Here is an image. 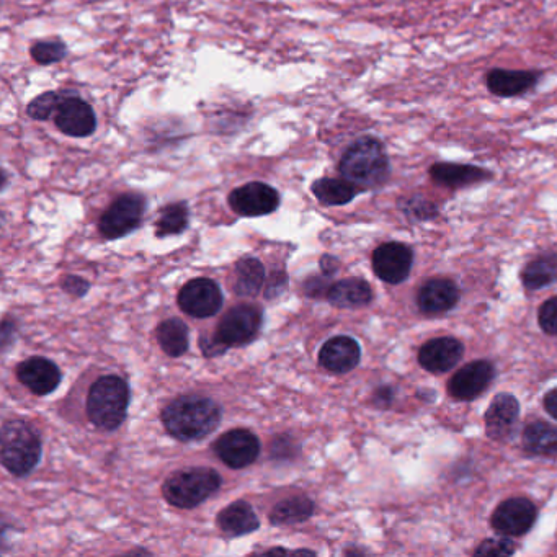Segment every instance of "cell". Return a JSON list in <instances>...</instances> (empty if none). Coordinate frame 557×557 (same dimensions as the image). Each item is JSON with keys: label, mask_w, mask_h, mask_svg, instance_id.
<instances>
[{"label": "cell", "mask_w": 557, "mask_h": 557, "mask_svg": "<svg viewBox=\"0 0 557 557\" xmlns=\"http://www.w3.org/2000/svg\"><path fill=\"white\" fill-rule=\"evenodd\" d=\"M541 69H505L492 67L486 74V89L497 99H518L530 94L543 82Z\"/></svg>", "instance_id": "cell-8"}, {"label": "cell", "mask_w": 557, "mask_h": 557, "mask_svg": "<svg viewBox=\"0 0 557 557\" xmlns=\"http://www.w3.org/2000/svg\"><path fill=\"white\" fill-rule=\"evenodd\" d=\"M17 378L36 396H46L58 388L63 376L54 361L43 357H32L17 366Z\"/></svg>", "instance_id": "cell-17"}, {"label": "cell", "mask_w": 557, "mask_h": 557, "mask_svg": "<svg viewBox=\"0 0 557 557\" xmlns=\"http://www.w3.org/2000/svg\"><path fill=\"white\" fill-rule=\"evenodd\" d=\"M397 208L410 221H430V219H435L440 214V208L419 193L399 198Z\"/></svg>", "instance_id": "cell-31"}, {"label": "cell", "mask_w": 557, "mask_h": 557, "mask_svg": "<svg viewBox=\"0 0 557 557\" xmlns=\"http://www.w3.org/2000/svg\"><path fill=\"white\" fill-rule=\"evenodd\" d=\"M72 90H63V92H45L40 97H36L32 102L28 103L27 115L36 121H48L53 113L58 112L61 103L66 100L67 95L71 94Z\"/></svg>", "instance_id": "cell-32"}, {"label": "cell", "mask_w": 557, "mask_h": 557, "mask_svg": "<svg viewBox=\"0 0 557 557\" xmlns=\"http://www.w3.org/2000/svg\"><path fill=\"white\" fill-rule=\"evenodd\" d=\"M311 192L322 205L344 206L352 203L361 190L348 180L324 177L312 183Z\"/></svg>", "instance_id": "cell-24"}, {"label": "cell", "mask_w": 557, "mask_h": 557, "mask_svg": "<svg viewBox=\"0 0 557 557\" xmlns=\"http://www.w3.org/2000/svg\"><path fill=\"white\" fill-rule=\"evenodd\" d=\"M523 446L531 455L557 456V428L546 422H533L523 432Z\"/></svg>", "instance_id": "cell-27"}, {"label": "cell", "mask_w": 557, "mask_h": 557, "mask_svg": "<svg viewBox=\"0 0 557 557\" xmlns=\"http://www.w3.org/2000/svg\"><path fill=\"white\" fill-rule=\"evenodd\" d=\"M523 285L528 290H541L557 281V252L531 260L522 273Z\"/></svg>", "instance_id": "cell-29"}, {"label": "cell", "mask_w": 557, "mask_h": 557, "mask_svg": "<svg viewBox=\"0 0 557 557\" xmlns=\"http://www.w3.org/2000/svg\"><path fill=\"white\" fill-rule=\"evenodd\" d=\"M538 510L523 497L508 499L492 513V526L502 536H523L535 526Z\"/></svg>", "instance_id": "cell-15"}, {"label": "cell", "mask_w": 557, "mask_h": 557, "mask_svg": "<svg viewBox=\"0 0 557 557\" xmlns=\"http://www.w3.org/2000/svg\"><path fill=\"white\" fill-rule=\"evenodd\" d=\"M54 125L71 138H89L97 130V115L92 105L72 90L54 113Z\"/></svg>", "instance_id": "cell-10"}, {"label": "cell", "mask_w": 557, "mask_h": 557, "mask_svg": "<svg viewBox=\"0 0 557 557\" xmlns=\"http://www.w3.org/2000/svg\"><path fill=\"white\" fill-rule=\"evenodd\" d=\"M85 407L95 427L113 432L121 427L128 414L130 386L120 376H102L90 386Z\"/></svg>", "instance_id": "cell-3"}, {"label": "cell", "mask_w": 557, "mask_h": 557, "mask_svg": "<svg viewBox=\"0 0 557 557\" xmlns=\"http://www.w3.org/2000/svg\"><path fill=\"white\" fill-rule=\"evenodd\" d=\"M517 551V546L510 538H497L486 540L474 551V556L504 557L512 556Z\"/></svg>", "instance_id": "cell-34"}, {"label": "cell", "mask_w": 557, "mask_h": 557, "mask_svg": "<svg viewBox=\"0 0 557 557\" xmlns=\"http://www.w3.org/2000/svg\"><path fill=\"white\" fill-rule=\"evenodd\" d=\"M459 301L458 286L446 278H433L420 288L417 303L425 314H443L455 308Z\"/></svg>", "instance_id": "cell-21"}, {"label": "cell", "mask_w": 557, "mask_h": 557, "mask_svg": "<svg viewBox=\"0 0 557 557\" xmlns=\"http://www.w3.org/2000/svg\"><path fill=\"white\" fill-rule=\"evenodd\" d=\"M219 530L224 535L236 538V536L249 535L259 530L260 522L255 515L252 505L247 504L244 500H237L231 505L221 510L216 518Z\"/></svg>", "instance_id": "cell-22"}, {"label": "cell", "mask_w": 557, "mask_h": 557, "mask_svg": "<svg viewBox=\"0 0 557 557\" xmlns=\"http://www.w3.org/2000/svg\"><path fill=\"white\" fill-rule=\"evenodd\" d=\"M321 268L324 275L330 277V275H334L337 272V268H339V260L332 257V255H324L321 259Z\"/></svg>", "instance_id": "cell-39"}, {"label": "cell", "mask_w": 557, "mask_h": 557, "mask_svg": "<svg viewBox=\"0 0 557 557\" xmlns=\"http://www.w3.org/2000/svg\"><path fill=\"white\" fill-rule=\"evenodd\" d=\"M190 211L185 201H177L164 206L156 223V236L167 237L182 234L188 228Z\"/></svg>", "instance_id": "cell-30"}, {"label": "cell", "mask_w": 557, "mask_h": 557, "mask_svg": "<svg viewBox=\"0 0 557 557\" xmlns=\"http://www.w3.org/2000/svg\"><path fill=\"white\" fill-rule=\"evenodd\" d=\"M146 211V198L139 193L120 195L100 218L99 229L105 239H120L139 228Z\"/></svg>", "instance_id": "cell-7"}, {"label": "cell", "mask_w": 557, "mask_h": 557, "mask_svg": "<svg viewBox=\"0 0 557 557\" xmlns=\"http://www.w3.org/2000/svg\"><path fill=\"white\" fill-rule=\"evenodd\" d=\"M35 63L40 66H51L58 64L67 56V46L61 40H41L36 41L30 50Z\"/></svg>", "instance_id": "cell-33"}, {"label": "cell", "mask_w": 557, "mask_h": 557, "mask_svg": "<svg viewBox=\"0 0 557 557\" xmlns=\"http://www.w3.org/2000/svg\"><path fill=\"white\" fill-rule=\"evenodd\" d=\"M326 298L335 308H363L366 304L371 303L373 291H371V286L361 278H345V280L330 285Z\"/></svg>", "instance_id": "cell-23"}, {"label": "cell", "mask_w": 557, "mask_h": 557, "mask_svg": "<svg viewBox=\"0 0 557 557\" xmlns=\"http://www.w3.org/2000/svg\"><path fill=\"white\" fill-rule=\"evenodd\" d=\"M361 348L357 340L348 335H339L327 340L319 352V363L335 375H345L360 363Z\"/></svg>", "instance_id": "cell-19"}, {"label": "cell", "mask_w": 557, "mask_h": 557, "mask_svg": "<svg viewBox=\"0 0 557 557\" xmlns=\"http://www.w3.org/2000/svg\"><path fill=\"white\" fill-rule=\"evenodd\" d=\"M520 417V402L513 394L500 393L487 407L486 433L495 442H504L512 435Z\"/></svg>", "instance_id": "cell-18"}, {"label": "cell", "mask_w": 557, "mask_h": 557, "mask_svg": "<svg viewBox=\"0 0 557 557\" xmlns=\"http://www.w3.org/2000/svg\"><path fill=\"white\" fill-rule=\"evenodd\" d=\"M428 175L438 187L461 190L494 180V170L476 164L461 162H435L428 167Z\"/></svg>", "instance_id": "cell-14"}, {"label": "cell", "mask_w": 557, "mask_h": 557, "mask_svg": "<svg viewBox=\"0 0 557 557\" xmlns=\"http://www.w3.org/2000/svg\"><path fill=\"white\" fill-rule=\"evenodd\" d=\"M177 301L180 309L188 316L205 319L218 314L224 298L223 291L216 281L210 278H197L183 286Z\"/></svg>", "instance_id": "cell-11"}, {"label": "cell", "mask_w": 557, "mask_h": 557, "mask_svg": "<svg viewBox=\"0 0 557 557\" xmlns=\"http://www.w3.org/2000/svg\"><path fill=\"white\" fill-rule=\"evenodd\" d=\"M464 345L455 337H438L420 348L419 361L430 373H446L463 358Z\"/></svg>", "instance_id": "cell-20"}, {"label": "cell", "mask_w": 557, "mask_h": 557, "mask_svg": "<svg viewBox=\"0 0 557 557\" xmlns=\"http://www.w3.org/2000/svg\"><path fill=\"white\" fill-rule=\"evenodd\" d=\"M544 409L548 410V414L557 420V388L544 396Z\"/></svg>", "instance_id": "cell-40"}, {"label": "cell", "mask_w": 557, "mask_h": 557, "mask_svg": "<svg viewBox=\"0 0 557 557\" xmlns=\"http://www.w3.org/2000/svg\"><path fill=\"white\" fill-rule=\"evenodd\" d=\"M314 502L306 495H295L290 499L281 500L270 513V522L273 525L286 526L303 523L312 517Z\"/></svg>", "instance_id": "cell-26"}, {"label": "cell", "mask_w": 557, "mask_h": 557, "mask_svg": "<svg viewBox=\"0 0 557 557\" xmlns=\"http://www.w3.org/2000/svg\"><path fill=\"white\" fill-rule=\"evenodd\" d=\"M161 420L170 437L179 442H195L218 428L221 407L210 397L187 394L167 404Z\"/></svg>", "instance_id": "cell-2"}, {"label": "cell", "mask_w": 557, "mask_h": 557, "mask_svg": "<svg viewBox=\"0 0 557 557\" xmlns=\"http://www.w3.org/2000/svg\"><path fill=\"white\" fill-rule=\"evenodd\" d=\"M538 322L548 335H557V296L546 301L540 308Z\"/></svg>", "instance_id": "cell-35"}, {"label": "cell", "mask_w": 557, "mask_h": 557, "mask_svg": "<svg viewBox=\"0 0 557 557\" xmlns=\"http://www.w3.org/2000/svg\"><path fill=\"white\" fill-rule=\"evenodd\" d=\"M339 172L342 179L353 183L361 192L383 188L393 175L386 144L371 134L360 136L340 157Z\"/></svg>", "instance_id": "cell-1"}, {"label": "cell", "mask_w": 557, "mask_h": 557, "mask_svg": "<svg viewBox=\"0 0 557 557\" xmlns=\"http://www.w3.org/2000/svg\"><path fill=\"white\" fill-rule=\"evenodd\" d=\"M0 443V458L10 474L17 477L28 476L36 468V464L40 463V433L25 420L12 419L4 422Z\"/></svg>", "instance_id": "cell-4"}, {"label": "cell", "mask_w": 557, "mask_h": 557, "mask_svg": "<svg viewBox=\"0 0 557 557\" xmlns=\"http://www.w3.org/2000/svg\"><path fill=\"white\" fill-rule=\"evenodd\" d=\"M234 293L239 296H257L265 281V268L255 257H242L234 270Z\"/></svg>", "instance_id": "cell-25"}, {"label": "cell", "mask_w": 557, "mask_h": 557, "mask_svg": "<svg viewBox=\"0 0 557 557\" xmlns=\"http://www.w3.org/2000/svg\"><path fill=\"white\" fill-rule=\"evenodd\" d=\"M262 321L263 314L257 306L237 304L224 314L213 337L226 350L229 347H242L257 337Z\"/></svg>", "instance_id": "cell-6"}, {"label": "cell", "mask_w": 557, "mask_h": 557, "mask_svg": "<svg viewBox=\"0 0 557 557\" xmlns=\"http://www.w3.org/2000/svg\"><path fill=\"white\" fill-rule=\"evenodd\" d=\"M495 366L489 360L471 361L448 383V393L458 401H473L494 381Z\"/></svg>", "instance_id": "cell-16"}, {"label": "cell", "mask_w": 557, "mask_h": 557, "mask_svg": "<svg viewBox=\"0 0 557 557\" xmlns=\"http://www.w3.org/2000/svg\"><path fill=\"white\" fill-rule=\"evenodd\" d=\"M213 450L229 468L244 469L259 458L260 442L250 430L236 428L221 435L214 442Z\"/></svg>", "instance_id": "cell-12"}, {"label": "cell", "mask_w": 557, "mask_h": 557, "mask_svg": "<svg viewBox=\"0 0 557 557\" xmlns=\"http://www.w3.org/2000/svg\"><path fill=\"white\" fill-rule=\"evenodd\" d=\"M156 337L162 350L169 357L179 358L183 353H187L188 342H190L188 327L177 317L161 322V326L157 327Z\"/></svg>", "instance_id": "cell-28"}, {"label": "cell", "mask_w": 557, "mask_h": 557, "mask_svg": "<svg viewBox=\"0 0 557 557\" xmlns=\"http://www.w3.org/2000/svg\"><path fill=\"white\" fill-rule=\"evenodd\" d=\"M326 277L324 275L322 278H309L304 285V290L308 293L311 298H319V296H327V291H329L330 285H326Z\"/></svg>", "instance_id": "cell-37"}, {"label": "cell", "mask_w": 557, "mask_h": 557, "mask_svg": "<svg viewBox=\"0 0 557 557\" xmlns=\"http://www.w3.org/2000/svg\"><path fill=\"white\" fill-rule=\"evenodd\" d=\"M229 205L239 216L259 218L277 211L280 206V193L268 183L250 182L232 190Z\"/></svg>", "instance_id": "cell-9"}, {"label": "cell", "mask_w": 557, "mask_h": 557, "mask_svg": "<svg viewBox=\"0 0 557 557\" xmlns=\"http://www.w3.org/2000/svg\"><path fill=\"white\" fill-rule=\"evenodd\" d=\"M394 401V389L391 386H381V388L376 389L375 394H373V402L375 406L381 407V409H386V407L391 406Z\"/></svg>", "instance_id": "cell-38"}, {"label": "cell", "mask_w": 557, "mask_h": 557, "mask_svg": "<svg viewBox=\"0 0 557 557\" xmlns=\"http://www.w3.org/2000/svg\"><path fill=\"white\" fill-rule=\"evenodd\" d=\"M414 265V252L402 242H386L373 252L376 277L389 285L407 280Z\"/></svg>", "instance_id": "cell-13"}, {"label": "cell", "mask_w": 557, "mask_h": 557, "mask_svg": "<svg viewBox=\"0 0 557 557\" xmlns=\"http://www.w3.org/2000/svg\"><path fill=\"white\" fill-rule=\"evenodd\" d=\"M63 290L66 291L67 295L79 296L81 298V296L89 293L90 283L84 280V278L71 275V277L64 278Z\"/></svg>", "instance_id": "cell-36"}, {"label": "cell", "mask_w": 557, "mask_h": 557, "mask_svg": "<svg viewBox=\"0 0 557 557\" xmlns=\"http://www.w3.org/2000/svg\"><path fill=\"white\" fill-rule=\"evenodd\" d=\"M221 487V476L214 469H180L170 474L162 486V495L177 508H195L210 499Z\"/></svg>", "instance_id": "cell-5"}]
</instances>
